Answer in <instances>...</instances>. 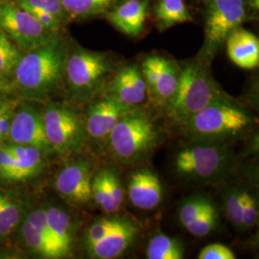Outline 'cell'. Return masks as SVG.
<instances>
[{"mask_svg": "<svg viewBox=\"0 0 259 259\" xmlns=\"http://www.w3.org/2000/svg\"><path fill=\"white\" fill-rule=\"evenodd\" d=\"M67 47L58 35L21 56L15 68L16 87L30 100L45 101L65 79Z\"/></svg>", "mask_w": 259, "mask_h": 259, "instance_id": "cell-1", "label": "cell"}, {"mask_svg": "<svg viewBox=\"0 0 259 259\" xmlns=\"http://www.w3.org/2000/svg\"><path fill=\"white\" fill-rule=\"evenodd\" d=\"M161 133L144 111L135 108L114 126L107 142L111 157L124 165L140 162L157 148Z\"/></svg>", "mask_w": 259, "mask_h": 259, "instance_id": "cell-2", "label": "cell"}, {"mask_svg": "<svg viewBox=\"0 0 259 259\" xmlns=\"http://www.w3.org/2000/svg\"><path fill=\"white\" fill-rule=\"evenodd\" d=\"M251 122L248 112L223 95L192 115L182 128L193 141L216 142L239 136Z\"/></svg>", "mask_w": 259, "mask_h": 259, "instance_id": "cell-3", "label": "cell"}, {"mask_svg": "<svg viewBox=\"0 0 259 259\" xmlns=\"http://www.w3.org/2000/svg\"><path fill=\"white\" fill-rule=\"evenodd\" d=\"M223 95L202 64H187L181 69L176 93L166 104L167 117L183 127L195 113Z\"/></svg>", "mask_w": 259, "mask_h": 259, "instance_id": "cell-4", "label": "cell"}, {"mask_svg": "<svg viewBox=\"0 0 259 259\" xmlns=\"http://www.w3.org/2000/svg\"><path fill=\"white\" fill-rule=\"evenodd\" d=\"M114 74L110 56L77 48L67 53L65 79L71 94L79 101L92 99L102 91Z\"/></svg>", "mask_w": 259, "mask_h": 259, "instance_id": "cell-5", "label": "cell"}, {"mask_svg": "<svg viewBox=\"0 0 259 259\" xmlns=\"http://www.w3.org/2000/svg\"><path fill=\"white\" fill-rule=\"evenodd\" d=\"M228 150L217 142L194 141L177 154L174 170L178 176L193 181H210L230 165Z\"/></svg>", "mask_w": 259, "mask_h": 259, "instance_id": "cell-6", "label": "cell"}, {"mask_svg": "<svg viewBox=\"0 0 259 259\" xmlns=\"http://www.w3.org/2000/svg\"><path fill=\"white\" fill-rule=\"evenodd\" d=\"M47 139L56 153L80 151L87 139L83 122L76 111L59 103H49L41 113Z\"/></svg>", "mask_w": 259, "mask_h": 259, "instance_id": "cell-7", "label": "cell"}, {"mask_svg": "<svg viewBox=\"0 0 259 259\" xmlns=\"http://www.w3.org/2000/svg\"><path fill=\"white\" fill-rule=\"evenodd\" d=\"M0 31L26 52L55 37L14 0H0Z\"/></svg>", "mask_w": 259, "mask_h": 259, "instance_id": "cell-8", "label": "cell"}, {"mask_svg": "<svg viewBox=\"0 0 259 259\" xmlns=\"http://www.w3.org/2000/svg\"><path fill=\"white\" fill-rule=\"evenodd\" d=\"M246 19V0H208L205 14V51L212 55Z\"/></svg>", "mask_w": 259, "mask_h": 259, "instance_id": "cell-9", "label": "cell"}, {"mask_svg": "<svg viewBox=\"0 0 259 259\" xmlns=\"http://www.w3.org/2000/svg\"><path fill=\"white\" fill-rule=\"evenodd\" d=\"M133 109L135 107L124 105L108 95L93 101L88 108L83 122L85 136L96 145L107 146L114 126Z\"/></svg>", "mask_w": 259, "mask_h": 259, "instance_id": "cell-10", "label": "cell"}, {"mask_svg": "<svg viewBox=\"0 0 259 259\" xmlns=\"http://www.w3.org/2000/svg\"><path fill=\"white\" fill-rule=\"evenodd\" d=\"M93 169L85 159H78L64 167L56 177L55 188L60 196L73 205L92 200Z\"/></svg>", "mask_w": 259, "mask_h": 259, "instance_id": "cell-11", "label": "cell"}, {"mask_svg": "<svg viewBox=\"0 0 259 259\" xmlns=\"http://www.w3.org/2000/svg\"><path fill=\"white\" fill-rule=\"evenodd\" d=\"M8 137L12 143L34 146L46 155L54 152L45 132L41 113L30 105H23L14 112Z\"/></svg>", "mask_w": 259, "mask_h": 259, "instance_id": "cell-12", "label": "cell"}, {"mask_svg": "<svg viewBox=\"0 0 259 259\" xmlns=\"http://www.w3.org/2000/svg\"><path fill=\"white\" fill-rule=\"evenodd\" d=\"M139 234L138 224L118 215L113 226L102 238L88 246L85 250L93 258H118L129 250Z\"/></svg>", "mask_w": 259, "mask_h": 259, "instance_id": "cell-13", "label": "cell"}, {"mask_svg": "<svg viewBox=\"0 0 259 259\" xmlns=\"http://www.w3.org/2000/svg\"><path fill=\"white\" fill-rule=\"evenodd\" d=\"M107 84L108 96L130 107L138 108L147 98L148 87L137 65L122 67Z\"/></svg>", "mask_w": 259, "mask_h": 259, "instance_id": "cell-14", "label": "cell"}, {"mask_svg": "<svg viewBox=\"0 0 259 259\" xmlns=\"http://www.w3.org/2000/svg\"><path fill=\"white\" fill-rule=\"evenodd\" d=\"M130 201L142 210H152L161 203L162 184L159 178L147 168L139 169L130 177L128 184Z\"/></svg>", "mask_w": 259, "mask_h": 259, "instance_id": "cell-15", "label": "cell"}, {"mask_svg": "<svg viewBox=\"0 0 259 259\" xmlns=\"http://www.w3.org/2000/svg\"><path fill=\"white\" fill-rule=\"evenodd\" d=\"M120 179L111 169H104L93 177L92 199L107 214L116 213L124 202Z\"/></svg>", "mask_w": 259, "mask_h": 259, "instance_id": "cell-16", "label": "cell"}, {"mask_svg": "<svg viewBox=\"0 0 259 259\" xmlns=\"http://www.w3.org/2000/svg\"><path fill=\"white\" fill-rule=\"evenodd\" d=\"M150 0H125L108 13L111 24L129 37H138L143 31Z\"/></svg>", "mask_w": 259, "mask_h": 259, "instance_id": "cell-17", "label": "cell"}, {"mask_svg": "<svg viewBox=\"0 0 259 259\" xmlns=\"http://www.w3.org/2000/svg\"><path fill=\"white\" fill-rule=\"evenodd\" d=\"M227 52L233 64L244 69H254L259 65V40L252 33L240 27L226 39Z\"/></svg>", "mask_w": 259, "mask_h": 259, "instance_id": "cell-18", "label": "cell"}, {"mask_svg": "<svg viewBox=\"0 0 259 259\" xmlns=\"http://www.w3.org/2000/svg\"><path fill=\"white\" fill-rule=\"evenodd\" d=\"M15 158L13 182L27 180L37 175L44 167V156L41 150L30 145L11 143L6 145Z\"/></svg>", "mask_w": 259, "mask_h": 259, "instance_id": "cell-19", "label": "cell"}, {"mask_svg": "<svg viewBox=\"0 0 259 259\" xmlns=\"http://www.w3.org/2000/svg\"><path fill=\"white\" fill-rule=\"evenodd\" d=\"M46 212L47 224L52 237L65 257L70 254L74 242V232L71 219L65 210L58 206H50L46 209Z\"/></svg>", "mask_w": 259, "mask_h": 259, "instance_id": "cell-20", "label": "cell"}, {"mask_svg": "<svg viewBox=\"0 0 259 259\" xmlns=\"http://www.w3.org/2000/svg\"><path fill=\"white\" fill-rule=\"evenodd\" d=\"M180 73L181 69L175 62L159 56L157 81L154 88L150 91L157 101L166 105L171 100L176 93Z\"/></svg>", "mask_w": 259, "mask_h": 259, "instance_id": "cell-21", "label": "cell"}, {"mask_svg": "<svg viewBox=\"0 0 259 259\" xmlns=\"http://www.w3.org/2000/svg\"><path fill=\"white\" fill-rule=\"evenodd\" d=\"M119 0H61L69 17L85 19L108 14Z\"/></svg>", "mask_w": 259, "mask_h": 259, "instance_id": "cell-22", "label": "cell"}, {"mask_svg": "<svg viewBox=\"0 0 259 259\" xmlns=\"http://www.w3.org/2000/svg\"><path fill=\"white\" fill-rule=\"evenodd\" d=\"M155 16L162 29L190 20V14L185 0H158L155 8Z\"/></svg>", "mask_w": 259, "mask_h": 259, "instance_id": "cell-23", "label": "cell"}, {"mask_svg": "<svg viewBox=\"0 0 259 259\" xmlns=\"http://www.w3.org/2000/svg\"><path fill=\"white\" fill-rule=\"evenodd\" d=\"M146 256L148 259H182L184 248L176 239L165 234H157L149 242Z\"/></svg>", "mask_w": 259, "mask_h": 259, "instance_id": "cell-24", "label": "cell"}, {"mask_svg": "<svg viewBox=\"0 0 259 259\" xmlns=\"http://www.w3.org/2000/svg\"><path fill=\"white\" fill-rule=\"evenodd\" d=\"M22 235L28 247L45 258H64V254L53 242L47 239L36 231L31 224L25 220L22 225Z\"/></svg>", "mask_w": 259, "mask_h": 259, "instance_id": "cell-25", "label": "cell"}, {"mask_svg": "<svg viewBox=\"0 0 259 259\" xmlns=\"http://www.w3.org/2000/svg\"><path fill=\"white\" fill-rule=\"evenodd\" d=\"M21 56L20 48L0 31V77L8 76L15 71Z\"/></svg>", "mask_w": 259, "mask_h": 259, "instance_id": "cell-26", "label": "cell"}, {"mask_svg": "<svg viewBox=\"0 0 259 259\" xmlns=\"http://www.w3.org/2000/svg\"><path fill=\"white\" fill-rule=\"evenodd\" d=\"M213 203L205 197H192L185 201L179 209V220L185 230Z\"/></svg>", "mask_w": 259, "mask_h": 259, "instance_id": "cell-27", "label": "cell"}, {"mask_svg": "<svg viewBox=\"0 0 259 259\" xmlns=\"http://www.w3.org/2000/svg\"><path fill=\"white\" fill-rule=\"evenodd\" d=\"M19 221L18 206L7 197L0 195V236H6Z\"/></svg>", "mask_w": 259, "mask_h": 259, "instance_id": "cell-28", "label": "cell"}, {"mask_svg": "<svg viewBox=\"0 0 259 259\" xmlns=\"http://www.w3.org/2000/svg\"><path fill=\"white\" fill-rule=\"evenodd\" d=\"M219 215L215 205L209 206L186 230L196 237H204L216 228Z\"/></svg>", "mask_w": 259, "mask_h": 259, "instance_id": "cell-29", "label": "cell"}, {"mask_svg": "<svg viewBox=\"0 0 259 259\" xmlns=\"http://www.w3.org/2000/svg\"><path fill=\"white\" fill-rule=\"evenodd\" d=\"M258 220V203L254 196L248 191H243V206L241 216L240 230L252 229Z\"/></svg>", "mask_w": 259, "mask_h": 259, "instance_id": "cell-30", "label": "cell"}, {"mask_svg": "<svg viewBox=\"0 0 259 259\" xmlns=\"http://www.w3.org/2000/svg\"><path fill=\"white\" fill-rule=\"evenodd\" d=\"M20 7H32L45 10L64 22L69 18L61 0H14Z\"/></svg>", "mask_w": 259, "mask_h": 259, "instance_id": "cell-31", "label": "cell"}, {"mask_svg": "<svg viewBox=\"0 0 259 259\" xmlns=\"http://www.w3.org/2000/svg\"><path fill=\"white\" fill-rule=\"evenodd\" d=\"M243 191L232 189L226 198V211L231 222L240 229L242 206H243Z\"/></svg>", "mask_w": 259, "mask_h": 259, "instance_id": "cell-32", "label": "cell"}, {"mask_svg": "<svg viewBox=\"0 0 259 259\" xmlns=\"http://www.w3.org/2000/svg\"><path fill=\"white\" fill-rule=\"evenodd\" d=\"M23 9L29 12L44 27L47 28L49 31L58 32L62 27L63 22L60 19H57L55 16H53L52 14L48 13L45 10L32 8V7H24Z\"/></svg>", "mask_w": 259, "mask_h": 259, "instance_id": "cell-33", "label": "cell"}, {"mask_svg": "<svg viewBox=\"0 0 259 259\" xmlns=\"http://www.w3.org/2000/svg\"><path fill=\"white\" fill-rule=\"evenodd\" d=\"M199 259H234L235 254L230 248L222 244H210L199 253Z\"/></svg>", "mask_w": 259, "mask_h": 259, "instance_id": "cell-34", "label": "cell"}, {"mask_svg": "<svg viewBox=\"0 0 259 259\" xmlns=\"http://www.w3.org/2000/svg\"><path fill=\"white\" fill-rule=\"evenodd\" d=\"M15 158L6 145L0 146V178L13 182Z\"/></svg>", "mask_w": 259, "mask_h": 259, "instance_id": "cell-35", "label": "cell"}, {"mask_svg": "<svg viewBox=\"0 0 259 259\" xmlns=\"http://www.w3.org/2000/svg\"><path fill=\"white\" fill-rule=\"evenodd\" d=\"M14 107L11 104L0 103V142L9 136L10 125L14 114Z\"/></svg>", "mask_w": 259, "mask_h": 259, "instance_id": "cell-36", "label": "cell"}, {"mask_svg": "<svg viewBox=\"0 0 259 259\" xmlns=\"http://www.w3.org/2000/svg\"><path fill=\"white\" fill-rule=\"evenodd\" d=\"M248 1L249 5L252 9L258 10L259 8V0H246Z\"/></svg>", "mask_w": 259, "mask_h": 259, "instance_id": "cell-37", "label": "cell"}, {"mask_svg": "<svg viewBox=\"0 0 259 259\" xmlns=\"http://www.w3.org/2000/svg\"><path fill=\"white\" fill-rule=\"evenodd\" d=\"M2 93H3V84L0 82V97H1Z\"/></svg>", "mask_w": 259, "mask_h": 259, "instance_id": "cell-38", "label": "cell"}]
</instances>
